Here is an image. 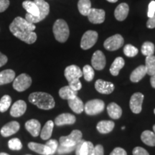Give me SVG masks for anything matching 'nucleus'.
Returning <instances> with one entry per match:
<instances>
[{"label":"nucleus","mask_w":155,"mask_h":155,"mask_svg":"<svg viewBox=\"0 0 155 155\" xmlns=\"http://www.w3.org/2000/svg\"><path fill=\"white\" fill-rule=\"evenodd\" d=\"M133 155H150L148 152L144 148L140 147H137L132 151Z\"/></svg>","instance_id":"nucleus-42"},{"label":"nucleus","mask_w":155,"mask_h":155,"mask_svg":"<svg viewBox=\"0 0 155 155\" xmlns=\"http://www.w3.org/2000/svg\"><path fill=\"white\" fill-rule=\"evenodd\" d=\"M124 42V40L121 35L116 34L106 39L104 43V46L105 49L108 51H114L121 48Z\"/></svg>","instance_id":"nucleus-9"},{"label":"nucleus","mask_w":155,"mask_h":155,"mask_svg":"<svg viewBox=\"0 0 155 155\" xmlns=\"http://www.w3.org/2000/svg\"><path fill=\"white\" fill-rule=\"evenodd\" d=\"M0 155H9V154H7V153H5V152H1L0 153Z\"/></svg>","instance_id":"nucleus-51"},{"label":"nucleus","mask_w":155,"mask_h":155,"mask_svg":"<svg viewBox=\"0 0 155 155\" xmlns=\"http://www.w3.org/2000/svg\"><path fill=\"white\" fill-rule=\"evenodd\" d=\"M22 7L25 10L28 12V14L32 15V16L38 17L40 15V12H39L38 5L34 2L26 0V1L22 2Z\"/></svg>","instance_id":"nucleus-29"},{"label":"nucleus","mask_w":155,"mask_h":155,"mask_svg":"<svg viewBox=\"0 0 155 155\" xmlns=\"http://www.w3.org/2000/svg\"><path fill=\"white\" fill-rule=\"evenodd\" d=\"M154 45L151 42H145L141 46V53L145 56L153 55L154 53Z\"/></svg>","instance_id":"nucleus-35"},{"label":"nucleus","mask_w":155,"mask_h":155,"mask_svg":"<svg viewBox=\"0 0 155 155\" xmlns=\"http://www.w3.org/2000/svg\"><path fill=\"white\" fill-rule=\"evenodd\" d=\"M9 0H0V13L5 12L9 6Z\"/></svg>","instance_id":"nucleus-46"},{"label":"nucleus","mask_w":155,"mask_h":155,"mask_svg":"<svg viewBox=\"0 0 155 155\" xmlns=\"http://www.w3.org/2000/svg\"><path fill=\"white\" fill-rule=\"evenodd\" d=\"M64 75L67 81L70 82V81L75 80V79H79L82 77L83 72L78 66L75 65H71L65 69Z\"/></svg>","instance_id":"nucleus-14"},{"label":"nucleus","mask_w":155,"mask_h":155,"mask_svg":"<svg viewBox=\"0 0 155 155\" xmlns=\"http://www.w3.org/2000/svg\"><path fill=\"white\" fill-rule=\"evenodd\" d=\"M124 60L123 58L121 57H118L116 58L114 61L112 63L111 65V68H110L109 71L110 73L112 75L114 76H117L119 75V71L123 68L124 66Z\"/></svg>","instance_id":"nucleus-27"},{"label":"nucleus","mask_w":155,"mask_h":155,"mask_svg":"<svg viewBox=\"0 0 155 155\" xmlns=\"http://www.w3.org/2000/svg\"><path fill=\"white\" fill-rule=\"evenodd\" d=\"M150 83H151V85H152V86L153 87V88H155V73L151 76Z\"/></svg>","instance_id":"nucleus-49"},{"label":"nucleus","mask_w":155,"mask_h":155,"mask_svg":"<svg viewBox=\"0 0 155 155\" xmlns=\"http://www.w3.org/2000/svg\"><path fill=\"white\" fill-rule=\"evenodd\" d=\"M147 74V70L145 65H140L134 70L131 73L130 80L133 83H138Z\"/></svg>","instance_id":"nucleus-24"},{"label":"nucleus","mask_w":155,"mask_h":155,"mask_svg":"<svg viewBox=\"0 0 155 155\" xmlns=\"http://www.w3.org/2000/svg\"><path fill=\"white\" fill-rule=\"evenodd\" d=\"M68 86L71 87V89H73L75 91H78L82 88V84H81V81L79 79H75V80L71 81L68 82Z\"/></svg>","instance_id":"nucleus-41"},{"label":"nucleus","mask_w":155,"mask_h":155,"mask_svg":"<svg viewBox=\"0 0 155 155\" xmlns=\"http://www.w3.org/2000/svg\"><path fill=\"white\" fill-rule=\"evenodd\" d=\"M76 145L73 147H65V146H62V145L60 144L58 147L57 152L59 154H67V153L72 152L74 150H75Z\"/></svg>","instance_id":"nucleus-39"},{"label":"nucleus","mask_w":155,"mask_h":155,"mask_svg":"<svg viewBox=\"0 0 155 155\" xmlns=\"http://www.w3.org/2000/svg\"><path fill=\"white\" fill-rule=\"evenodd\" d=\"M153 131H154V132L155 134V124L153 126Z\"/></svg>","instance_id":"nucleus-52"},{"label":"nucleus","mask_w":155,"mask_h":155,"mask_svg":"<svg viewBox=\"0 0 155 155\" xmlns=\"http://www.w3.org/2000/svg\"><path fill=\"white\" fill-rule=\"evenodd\" d=\"M93 155H104V147L101 144H98L95 146L94 154Z\"/></svg>","instance_id":"nucleus-45"},{"label":"nucleus","mask_w":155,"mask_h":155,"mask_svg":"<svg viewBox=\"0 0 155 155\" xmlns=\"http://www.w3.org/2000/svg\"><path fill=\"white\" fill-rule=\"evenodd\" d=\"M108 2H109L111 3H115L116 2H118V0H107Z\"/></svg>","instance_id":"nucleus-50"},{"label":"nucleus","mask_w":155,"mask_h":155,"mask_svg":"<svg viewBox=\"0 0 155 155\" xmlns=\"http://www.w3.org/2000/svg\"><path fill=\"white\" fill-rule=\"evenodd\" d=\"M8 147L12 150H20L22 148V144L18 138H13L8 141Z\"/></svg>","instance_id":"nucleus-38"},{"label":"nucleus","mask_w":155,"mask_h":155,"mask_svg":"<svg viewBox=\"0 0 155 155\" xmlns=\"http://www.w3.org/2000/svg\"><path fill=\"white\" fill-rule=\"evenodd\" d=\"M95 72L93 67L89 65H86L83 67V75L84 77L85 80L86 81H91L94 78Z\"/></svg>","instance_id":"nucleus-36"},{"label":"nucleus","mask_w":155,"mask_h":155,"mask_svg":"<svg viewBox=\"0 0 155 155\" xmlns=\"http://www.w3.org/2000/svg\"><path fill=\"white\" fill-rule=\"evenodd\" d=\"M32 84V78L26 73H22L13 81V88L18 92H22L29 88Z\"/></svg>","instance_id":"nucleus-6"},{"label":"nucleus","mask_w":155,"mask_h":155,"mask_svg":"<svg viewBox=\"0 0 155 155\" xmlns=\"http://www.w3.org/2000/svg\"><path fill=\"white\" fill-rule=\"evenodd\" d=\"M154 114H155V108H154Z\"/></svg>","instance_id":"nucleus-54"},{"label":"nucleus","mask_w":155,"mask_h":155,"mask_svg":"<svg viewBox=\"0 0 155 155\" xmlns=\"http://www.w3.org/2000/svg\"><path fill=\"white\" fill-rule=\"evenodd\" d=\"M20 125L17 121H11L7 123L1 129L0 133L4 137H8L16 134L19 130Z\"/></svg>","instance_id":"nucleus-17"},{"label":"nucleus","mask_w":155,"mask_h":155,"mask_svg":"<svg viewBox=\"0 0 155 155\" xmlns=\"http://www.w3.org/2000/svg\"><path fill=\"white\" fill-rule=\"evenodd\" d=\"M114 127H115V124L114 121L104 120V121L98 122L96 126V129L99 133L105 134H108L113 131Z\"/></svg>","instance_id":"nucleus-23"},{"label":"nucleus","mask_w":155,"mask_h":155,"mask_svg":"<svg viewBox=\"0 0 155 155\" xmlns=\"http://www.w3.org/2000/svg\"><path fill=\"white\" fill-rule=\"evenodd\" d=\"M129 7L127 3H121L117 6L114 11L115 18L119 21H124L129 14Z\"/></svg>","instance_id":"nucleus-20"},{"label":"nucleus","mask_w":155,"mask_h":155,"mask_svg":"<svg viewBox=\"0 0 155 155\" xmlns=\"http://www.w3.org/2000/svg\"><path fill=\"white\" fill-rule=\"evenodd\" d=\"M68 104L69 107L75 114H81L84 111V104L82 100L78 96L74 97L73 98L68 100Z\"/></svg>","instance_id":"nucleus-21"},{"label":"nucleus","mask_w":155,"mask_h":155,"mask_svg":"<svg viewBox=\"0 0 155 155\" xmlns=\"http://www.w3.org/2000/svg\"><path fill=\"white\" fill-rule=\"evenodd\" d=\"M34 2L38 5L40 12V15L38 17L32 16L28 13L25 15V19L28 20L29 22L35 24V23L40 22V21L43 20L46 17L49 15L50 12V5L45 0H35Z\"/></svg>","instance_id":"nucleus-4"},{"label":"nucleus","mask_w":155,"mask_h":155,"mask_svg":"<svg viewBox=\"0 0 155 155\" xmlns=\"http://www.w3.org/2000/svg\"><path fill=\"white\" fill-rule=\"evenodd\" d=\"M141 139L145 144L150 147H155V134L152 131L146 130L141 135Z\"/></svg>","instance_id":"nucleus-30"},{"label":"nucleus","mask_w":155,"mask_h":155,"mask_svg":"<svg viewBox=\"0 0 155 155\" xmlns=\"http://www.w3.org/2000/svg\"><path fill=\"white\" fill-rule=\"evenodd\" d=\"M144 98V95L141 93H135L131 96L130 101H129V106L134 114H137L141 113Z\"/></svg>","instance_id":"nucleus-11"},{"label":"nucleus","mask_w":155,"mask_h":155,"mask_svg":"<svg viewBox=\"0 0 155 155\" xmlns=\"http://www.w3.org/2000/svg\"><path fill=\"white\" fill-rule=\"evenodd\" d=\"M94 146L91 141H87L81 139L78 143L75 148L76 155H93L94 154Z\"/></svg>","instance_id":"nucleus-10"},{"label":"nucleus","mask_w":155,"mask_h":155,"mask_svg":"<svg viewBox=\"0 0 155 155\" xmlns=\"http://www.w3.org/2000/svg\"><path fill=\"white\" fill-rule=\"evenodd\" d=\"M30 150L42 155H52L51 151L46 144H39L36 142H30L28 144Z\"/></svg>","instance_id":"nucleus-22"},{"label":"nucleus","mask_w":155,"mask_h":155,"mask_svg":"<svg viewBox=\"0 0 155 155\" xmlns=\"http://www.w3.org/2000/svg\"><path fill=\"white\" fill-rule=\"evenodd\" d=\"M110 155H127V153L123 148L116 147L112 151Z\"/></svg>","instance_id":"nucleus-44"},{"label":"nucleus","mask_w":155,"mask_h":155,"mask_svg":"<svg viewBox=\"0 0 155 155\" xmlns=\"http://www.w3.org/2000/svg\"><path fill=\"white\" fill-rule=\"evenodd\" d=\"M54 127V122L51 120H49L45 123V124L40 131V137L42 140H48L51 137L53 134Z\"/></svg>","instance_id":"nucleus-28"},{"label":"nucleus","mask_w":155,"mask_h":155,"mask_svg":"<svg viewBox=\"0 0 155 155\" xmlns=\"http://www.w3.org/2000/svg\"><path fill=\"white\" fill-rule=\"evenodd\" d=\"M25 129L32 137H38L41 130V124L37 119H30L25 123Z\"/></svg>","instance_id":"nucleus-19"},{"label":"nucleus","mask_w":155,"mask_h":155,"mask_svg":"<svg viewBox=\"0 0 155 155\" xmlns=\"http://www.w3.org/2000/svg\"><path fill=\"white\" fill-rule=\"evenodd\" d=\"M26 155H31V154H26Z\"/></svg>","instance_id":"nucleus-55"},{"label":"nucleus","mask_w":155,"mask_h":155,"mask_svg":"<svg viewBox=\"0 0 155 155\" xmlns=\"http://www.w3.org/2000/svg\"><path fill=\"white\" fill-rule=\"evenodd\" d=\"M7 61H8V59H7V56L0 52V67H2L3 65H5L7 63Z\"/></svg>","instance_id":"nucleus-48"},{"label":"nucleus","mask_w":155,"mask_h":155,"mask_svg":"<svg viewBox=\"0 0 155 155\" xmlns=\"http://www.w3.org/2000/svg\"><path fill=\"white\" fill-rule=\"evenodd\" d=\"M27 110V104L22 100L17 101L12 106L10 109V114L13 117H19L25 113Z\"/></svg>","instance_id":"nucleus-18"},{"label":"nucleus","mask_w":155,"mask_h":155,"mask_svg":"<svg viewBox=\"0 0 155 155\" xmlns=\"http://www.w3.org/2000/svg\"><path fill=\"white\" fill-rule=\"evenodd\" d=\"M46 145L49 147V149L51 151L52 155H53L56 152V151L58 150V147L59 146L58 144V141L55 139H50L46 142Z\"/></svg>","instance_id":"nucleus-40"},{"label":"nucleus","mask_w":155,"mask_h":155,"mask_svg":"<svg viewBox=\"0 0 155 155\" xmlns=\"http://www.w3.org/2000/svg\"><path fill=\"white\" fill-rule=\"evenodd\" d=\"M121 129H123V130H124V129H125V127H123L121 128Z\"/></svg>","instance_id":"nucleus-53"},{"label":"nucleus","mask_w":155,"mask_h":155,"mask_svg":"<svg viewBox=\"0 0 155 155\" xmlns=\"http://www.w3.org/2000/svg\"><path fill=\"white\" fill-rule=\"evenodd\" d=\"M139 50L137 48L132 45L128 44L124 48V53L126 56L129 58L134 57L138 54Z\"/></svg>","instance_id":"nucleus-37"},{"label":"nucleus","mask_w":155,"mask_h":155,"mask_svg":"<svg viewBox=\"0 0 155 155\" xmlns=\"http://www.w3.org/2000/svg\"><path fill=\"white\" fill-rule=\"evenodd\" d=\"M78 91H75L71 88L69 86H64L59 90V96L61 98L65 100H70L77 96Z\"/></svg>","instance_id":"nucleus-31"},{"label":"nucleus","mask_w":155,"mask_h":155,"mask_svg":"<svg viewBox=\"0 0 155 155\" xmlns=\"http://www.w3.org/2000/svg\"><path fill=\"white\" fill-rule=\"evenodd\" d=\"M35 24L29 22L21 17H17L9 25V30L13 35L28 44H32L37 40Z\"/></svg>","instance_id":"nucleus-1"},{"label":"nucleus","mask_w":155,"mask_h":155,"mask_svg":"<svg viewBox=\"0 0 155 155\" xmlns=\"http://www.w3.org/2000/svg\"><path fill=\"white\" fill-rule=\"evenodd\" d=\"M83 134L80 130H73L68 136H63L59 139L60 144L65 147L75 146L82 139Z\"/></svg>","instance_id":"nucleus-7"},{"label":"nucleus","mask_w":155,"mask_h":155,"mask_svg":"<svg viewBox=\"0 0 155 155\" xmlns=\"http://www.w3.org/2000/svg\"><path fill=\"white\" fill-rule=\"evenodd\" d=\"M12 104V98L9 95H5L0 99V112L4 113L7 111L10 107Z\"/></svg>","instance_id":"nucleus-34"},{"label":"nucleus","mask_w":155,"mask_h":155,"mask_svg":"<svg viewBox=\"0 0 155 155\" xmlns=\"http://www.w3.org/2000/svg\"><path fill=\"white\" fill-rule=\"evenodd\" d=\"M29 101L42 110H50L55 107V102L51 95L45 92H34L29 96Z\"/></svg>","instance_id":"nucleus-2"},{"label":"nucleus","mask_w":155,"mask_h":155,"mask_svg":"<svg viewBox=\"0 0 155 155\" xmlns=\"http://www.w3.org/2000/svg\"><path fill=\"white\" fill-rule=\"evenodd\" d=\"M147 27L150 29L155 28V15L153 17L149 18L147 22Z\"/></svg>","instance_id":"nucleus-47"},{"label":"nucleus","mask_w":155,"mask_h":155,"mask_svg":"<svg viewBox=\"0 0 155 155\" xmlns=\"http://www.w3.org/2000/svg\"><path fill=\"white\" fill-rule=\"evenodd\" d=\"M105 108V104L101 99L88 101L84 105V111L86 114L94 116L101 114Z\"/></svg>","instance_id":"nucleus-5"},{"label":"nucleus","mask_w":155,"mask_h":155,"mask_svg":"<svg viewBox=\"0 0 155 155\" xmlns=\"http://www.w3.org/2000/svg\"><path fill=\"white\" fill-rule=\"evenodd\" d=\"M108 116L113 119H119L122 115V109L116 103H111L107 106Z\"/></svg>","instance_id":"nucleus-25"},{"label":"nucleus","mask_w":155,"mask_h":155,"mask_svg":"<svg viewBox=\"0 0 155 155\" xmlns=\"http://www.w3.org/2000/svg\"><path fill=\"white\" fill-rule=\"evenodd\" d=\"M95 88L100 94H110L114 91V85L111 82L98 79L95 83Z\"/></svg>","instance_id":"nucleus-15"},{"label":"nucleus","mask_w":155,"mask_h":155,"mask_svg":"<svg viewBox=\"0 0 155 155\" xmlns=\"http://www.w3.org/2000/svg\"><path fill=\"white\" fill-rule=\"evenodd\" d=\"M106 57L101 50H96L91 58V64L93 68L97 71H101L106 66Z\"/></svg>","instance_id":"nucleus-12"},{"label":"nucleus","mask_w":155,"mask_h":155,"mask_svg":"<svg viewBox=\"0 0 155 155\" xmlns=\"http://www.w3.org/2000/svg\"><path fill=\"white\" fill-rule=\"evenodd\" d=\"M15 78V72L12 69H7L0 72V86L11 83Z\"/></svg>","instance_id":"nucleus-26"},{"label":"nucleus","mask_w":155,"mask_h":155,"mask_svg":"<svg viewBox=\"0 0 155 155\" xmlns=\"http://www.w3.org/2000/svg\"><path fill=\"white\" fill-rule=\"evenodd\" d=\"M98 40V33L94 30H88L83 34L81 41V48L83 50H88L96 44Z\"/></svg>","instance_id":"nucleus-8"},{"label":"nucleus","mask_w":155,"mask_h":155,"mask_svg":"<svg viewBox=\"0 0 155 155\" xmlns=\"http://www.w3.org/2000/svg\"><path fill=\"white\" fill-rule=\"evenodd\" d=\"M76 119L75 116L69 113H64L58 115L55 118L54 124L58 127H61L63 125H72L75 123Z\"/></svg>","instance_id":"nucleus-16"},{"label":"nucleus","mask_w":155,"mask_h":155,"mask_svg":"<svg viewBox=\"0 0 155 155\" xmlns=\"http://www.w3.org/2000/svg\"><path fill=\"white\" fill-rule=\"evenodd\" d=\"M53 31L55 40L60 42H65L68 39L70 30L67 22L63 19H57L54 23Z\"/></svg>","instance_id":"nucleus-3"},{"label":"nucleus","mask_w":155,"mask_h":155,"mask_svg":"<svg viewBox=\"0 0 155 155\" xmlns=\"http://www.w3.org/2000/svg\"><path fill=\"white\" fill-rule=\"evenodd\" d=\"M155 15V1H152L149 5L148 7V13H147V15H148L149 18L154 16Z\"/></svg>","instance_id":"nucleus-43"},{"label":"nucleus","mask_w":155,"mask_h":155,"mask_svg":"<svg viewBox=\"0 0 155 155\" xmlns=\"http://www.w3.org/2000/svg\"><path fill=\"white\" fill-rule=\"evenodd\" d=\"M78 8L81 15L83 16H88L89 12L91 9V2L90 0H79Z\"/></svg>","instance_id":"nucleus-32"},{"label":"nucleus","mask_w":155,"mask_h":155,"mask_svg":"<svg viewBox=\"0 0 155 155\" xmlns=\"http://www.w3.org/2000/svg\"><path fill=\"white\" fill-rule=\"evenodd\" d=\"M145 68L147 70V74L152 76L155 73V56H147L145 60Z\"/></svg>","instance_id":"nucleus-33"},{"label":"nucleus","mask_w":155,"mask_h":155,"mask_svg":"<svg viewBox=\"0 0 155 155\" xmlns=\"http://www.w3.org/2000/svg\"><path fill=\"white\" fill-rule=\"evenodd\" d=\"M106 13L104 9L91 8L88 15V18L93 24H101L105 20Z\"/></svg>","instance_id":"nucleus-13"}]
</instances>
